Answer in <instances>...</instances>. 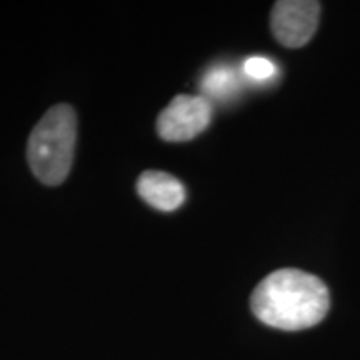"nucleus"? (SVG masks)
Returning <instances> with one entry per match:
<instances>
[{
    "label": "nucleus",
    "instance_id": "nucleus-1",
    "mask_svg": "<svg viewBox=\"0 0 360 360\" xmlns=\"http://www.w3.org/2000/svg\"><path fill=\"white\" fill-rule=\"evenodd\" d=\"M255 317L281 330H304L323 321L330 307L327 285L312 274L282 269L269 274L250 297Z\"/></svg>",
    "mask_w": 360,
    "mask_h": 360
},
{
    "label": "nucleus",
    "instance_id": "nucleus-2",
    "mask_svg": "<svg viewBox=\"0 0 360 360\" xmlns=\"http://www.w3.org/2000/svg\"><path fill=\"white\" fill-rule=\"evenodd\" d=\"M77 141V115L67 103L45 112L27 143L30 170L45 186H60L69 177Z\"/></svg>",
    "mask_w": 360,
    "mask_h": 360
},
{
    "label": "nucleus",
    "instance_id": "nucleus-3",
    "mask_svg": "<svg viewBox=\"0 0 360 360\" xmlns=\"http://www.w3.org/2000/svg\"><path fill=\"white\" fill-rule=\"evenodd\" d=\"M212 120V103L204 96H182L160 112L157 132L167 142H187L204 132Z\"/></svg>",
    "mask_w": 360,
    "mask_h": 360
},
{
    "label": "nucleus",
    "instance_id": "nucleus-4",
    "mask_svg": "<svg viewBox=\"0 0 360 360\" xmlns=\"http://www.w3.org/2000/svg\"><path fill=\"white\" fill-rule=\"evenodd\" d=\"M321 4L314 0H282L270 13V29L283 47H304L319 27Z\"/></svg>",
    "mask_w": 360,
    "mask_h": 360
},
{
    "label": "nucleus",
    "instance_id": "nucleus-5",
    "mask_svg": "<svg viewBox=\"0 0 360 360\" xmlns=\"http://www.w3.org/2000/svg\"><path fill=\"white\" fill-rule=\"evenodd\" d=\"M137 192L148 205L172 212L186 202V187L179 179L160 170H147L137 180Z\"/></svg>",
    "mask_w": 360,
    "mask_h": 360
},
{
    "label": "nucleus",
    "instance_id": "nucleus-6",
    "mask_svg": "<svg viewBox=\"0 0 360 360\" xmlns=\"http://www.w3.org/2000/svg\"><path fill=\"white\" fill-rule=\"evenodd\" d=\"M238 87V77L231 67H214L202 79V92L209 98H227L236 94Z\"/></svg>",
    "mask_w": 360,
    "mask_h": 360
},
{
    "label": "nucleus",
    "instance_id": "nucleus-7",
    "mask_svg": "<svg viewBox=\"0 0 360 360\" xmlns=\"http://www.w3.org/2000/svg\"><path fill=\"white\" fill-rule=\"evenodd\" d=\"M244 74L255 82H265L277 74V67L265 57H250L244 64Z\"/></svg>",
    "mask_w": 360,
    "mask_h": 360
}]
</instances>
